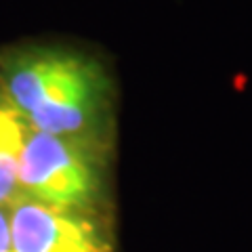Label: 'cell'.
I'll return each instance as SVG.
<instances>
[{
  "label": "cell",
  "instance_id": "4",
  "mask_svg": "<svg viewBox=\"0 0 252 252\" xmlns=\"http://www.w3.org/2000/svg\"><path fill=\"white\" fill-rule=\"evenodd\" d=\"M26 135V122L0 89V206L4 208L19 200L17 170Z\"/></svg>",
  "mask_w": 252,
  "mask_h": 252
},
{
  "label": "cell",
  "instance_id": "2",
  "mask_svg": "<svg viewBox=\"0 0 252 252\" xmlns=\"http://www.w3.org/2000/svg\"><path fill=\"white\" fill-rule=\"evenodd\" d=\"M118 152L30 130L21 147L19 198L59 210L116 215Z\"/></svg>",
  "mask_w": 252,
  "mask_h": 252
},
{
  "label": "cell",
  "instance_id": "1",
  "mask_svg": "<svg viewBox=\"0 0 252 252\" xmlns=\"http://www.w3.org/2000/svg\"><path fill=\"white\" fill-rule=\"evenodd\" d=\"M0 89L30 130L118 152V82L97 51L51 38L4 44Z\"/></svg>",
  "mask_w": 252,
  "mask_h": 252
},
{
  "label": "cell",
  "instance_id": "3",
  "mask_svg": "<svg viewBox=\"0 0 252 252\" xmlns=\"http://www.w3.org/2000/svg\"><path fill=\"white\" fill-rule=\"evenodd\" d=\"M13 252H120L116 215L59 210L19 198L9 206Z\"/></svg>",
  "mask_w": 252,
  "mask_h": 252
},
{
  "label": "cell",
  "instance_id": "5",
  "mask_svg": "<svg viewBox=\"0 0 252 252\" xmlns=\"http://www.w3.org/2000/svg\"><path fill=\"white\" fill-rule=\"evenodd\" d=\"M0 252H13L9 208H4V206H0Z\"/></svg>",
  "mask_w": 252,
  "mask_h": 252
}]
</instances>
